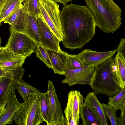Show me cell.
Returning <instances> with one entry per match:
<instances>
[{"label": "cell", "mask_w": 125, "mask_h": 125, "mask_svg": "<svg viewBox=\"0 0 125 125\" xmlns=\"http://www.w3.org/2000/svg\"><path fill=\"white\" fill-rule=\"evenodd\" d=\"M79 117L83 125H100L96 116L87 105L83 104L80 110Z\"/></svg>", "instance_id": "44dd1931"}, {"label": "cell", "mask_w": 125, "mask_h": 125, "mask_svg": "<svg viewBox=\"0 0 125 125\" xmlns=\"http://www.w3.org/2000/svg\"><path fill=\"white\" fill-rule=\"evenodd\" d=\"M17 85L13 81L5 94L0 107L2 106L6 111L0 118V125L12 124L13 115L21 104L18 101L16 95Z\"/></svg>", "instance_id": "ba28073f"}, {"label": "cell", "mask_w": 125, "mask_h": 125, "mask_svg": "<svg viewBox=\"0 0 125 125\" xmlns=\"http://www.w3.org/2000/svg\"><path fill=\"white\" fill-rule=\"evenodd\" d=\"M107 117L109 118L112 125H117L116 121L117 117L116 111L108 104L101 103Z\"/></svg>", "instance_id": "83f0119b"}, {"label": "cell", "mask_w": 125, "mask_h": 125, "mask_svg": "<svg viewBox=\"0 0 125 125\" xmlns=\"http://www.w3.org/2000/svg\"><path fill=\"white\" fill-rule=\"evenodd\" d=\"M120 110V116L117 117V123L118 125H125V104H124Z\"/></svg>", "instance_id": "f1b7e54d"}, {"label": "cell", "mask_w": 125, "mask_h": 125, "mask_svg": "<svg viewBox=\"0 0 125 125\" xmlns=\"http://www.w3.org/2000/svg\"><path fill=\"white\" fill-rule=\"evenodd\" d=\"M21 3V0H2L0 1V23L3 22Z\"/></svg>", "instance_id": "d6986e66"}, {"label": "cell", "mask_w": 125, "mask_h": 125, "mask_svg": "<svg viewBox=\"0 0 125 125\" xmlns=\"http://www.w3.org/2000/svg\"><path fill=\"white\" fill-rule=\"evenodd\" d=\"M116 70L113 57L95 68L90 86L96 95L102 94L109 97L121 91L116 78Z\"/></svg>", "instance_id": "3957f363"}, {"label": "cell", "mask_w": 125, "mask_h": 125, "mask_svg": "<svg viewBox=\"0 0 125 125\" xmlns=\"http://www.w3.org/2000/svg\"><path fill=\"white\" fill-rule=\"evenodd\" d=\"M16 82L18 85L16 89L24 101L30 96L35 95L40 96L42 93L39 89L24 81L22 79Z\"/></svg>", "instance_id": "ffe728a7"}, {"label": "cell", "mask_w": 125, "mask_h": 125, "mask_svg": "<svg viewBox=\"0 0 125 125\" xmlns=\"http://www.w3.org/2000/svg\"><path fill=\"white\" fill-rule=\"evenodd\" d=\"M14 114L13 120L17 125H39L44 121L41 113L39 95L28 97Z\"/></svg>", "instance_id": "277c9868"}, {"label": "cell", "mask_w": 125, "mask_h": 125, "mask_svg": "<svg viewBox=\"0 0 125 125\" xmlns=\"http://www.w3.org/2000/svg\"><path fill=\"white\" fill-rule=\"evenodd\" d=\"M16 79L13 75L1 76L0 78V107L3 98L13 81Z\"/></svg>", "instance_id": "cb8c5ba5"}, {"label": "cell", "mask_w": 125, "mask_h": 125, "mask_svg": "<svg viewBox=\"0 0 125 125\" xmlns=\"http://www.w3.org/2000/svg\"><path fill=\"white\" fill-rule=\"evenodd\" d=\"M63 6L60 13L63 45L71 50L82 49L95 35V17L87 6L71 3Z\"/></svg>", "instance_id": "6da1fadb"}, {"label": "cell", "mask_w": 125, "mask_h": 125, "mask_svg": "<svg viewBox=\"0 0 125 125\" xmlns=\"http://www.w3.org/2000/svg\"><path fill=\"white\" fill-rule=\"evenodd\" d=\"M41 45L44 47L57 51L62 50L60 41L51 31L41 15L36 18Z\"/></svg>", "instance_id": "30bf717a"}, {"label": "cell", "mask_w": 125, "mask_h": 125, "mask_svg": "<svg viewBox=\"0 0 125 125\" xmlns=\"http://www.w3.org/2000/svg\"><path fill=\"white\" fill-rule=\"evenodd\" d=\"M10 34L5 49L16 55L26 57L35 51L36 44L26 35L15 31L10 27Z\"/></svg>", "instance_id": "8992f818"}, {"label": "cell", "mask_w": 125, "mask_h": 125, "mask_svg": "<svg viewBox=\"0 0 125 125\" xmlns=\"http://www.w3.org/2000/svg\"><path fill=\"white\" fill-rule=\"evenodd\" d=\"M23 10L22 3L16 7L11 13L3 21L4 23H7L13 26L20 16Z\"/></svg>", "instance_id": "4316f807"}, {"label": "cell", "mask_w": 125, "mask_h": 125, "mask_svg": "<svg viewBox=\"0 0 125 125\" xmlns=\"http://www.w3.org/2000/svg\"><path fill=\"white\" fill-rule=\"evenodd\" d=\"M2 0H0V2Z\"/></svg>", "instance_id": "d590c367"}, {"label": "cell", "mask_w": 125, "mask_h": 125, "mask_svg": "<svg viewBox=\"0 0 125 125\" xmlns=\"http://www.w3.org/2000/svg\"><path fill=\"white\" fill-rule=\"evenodd\" d=\"M1 26V23H0V27Z\"/></svg>", "instance_id": "e575fe53"}, {"label": "cell", "mask_w": 125, "mask_h": 125, "mask_svg": "<svg viewBox=\"0 0 125 125\" xmlns=\"http://www.w3.org/2000/svg\"><path fill=\"white\" fill-rule=\"evenodd\" d=\"M1 39L0 38V47H1L0 45H1Z\"/></svg>", "instance_id": "836d02e7"}, {"label": "cell", "mask_w": 125, "mask_h": 125, "mask_svg": "<svg viewBox=\"0 0 125 125\" xmlns=\"http://www.w3.org/2000/svg\"><path fill=\"white\" fill-rule=\"evenodd\" d=\"M95 68L85 64L82 68L67 70L65 74V78L62 82V83L68 84L69 86L78 84L90 86Z\"/></svg>", "instance_id": "9c48e42d"}, {"label": "cell", "mask_w": 125, "mask_h": 125, "mask_svg": "<svg viewBox=\"0 0 125 125\" xmlns=\"http://www.w3.org/2000/svg\"><path fill=\"white\" fill-rule=\"evenodd\" d=\"M35 51L36 57L43 62L48 67L52 69L51 61L44 48L41 45L37 44Z\"/></svg>", "instance_id": "484cf974"}, {"label": "cell", "mask_w": 125, "mask_h": 125, "mask_svg": "<svg viewBox=\"0 0 125 125\" xmlns=\"http://www.w3.org/2000/svg\"><path fill=\"white\" fill-rule=\"evenodd\" d=\"M5 49L4 47H0V53L1 52Z\"/></svg>", "instance_id": "d6a6232c"}, {"label": "cell", "mask_w": 125, "mask_h": 125, "mask_svg": "<svg viewBox=\"0 0 125 125\" xmlns=\"http://www.w3.org/2000/svg\"><path fill=\"white\" fill-rule=\"evenodd\" d=\"M114 60L116 67L115 75L117 83L121 90L125 88V57L117 52Z\"/></svg>", "instance_id": "ac0fdd59"}, {"label": "cell", "mask_w": 125, "mask_h": 125, "mask_svg": "<svg viewBox=\"0 0 125 125\" xmlns=\"http://www.w3.org/2000/svg\"><path fill=\"white\" fill-rule=\"evenodd\" d=\"M108 104L116 111L121 110L125 104V88L115 96L109 97Z\"/></svg>", "instance_id": "603a6c76"}, {"label": "cell", "mask_w": 125, "mask_h": 125, "mask_svg": "<svg viewBox=\"0 0 125 125\" xmlns=\"http://www.w3.org/2000/svg\"><path fill=\"white\" fill-rule=\"evenodd\" d=\"M57 2L61 3L63 5H67V3L69 2L72 1L73 0H52Z\"/></svg>", "instance_id": "1f68e13d"}, {"label": "cell", "mask_w": 125, "mask_h": 125, "mask_svg": "<svg viewBox=\"0 0 125 125\" xmlns=\"http://www.w3.org/2000/svg\"><path fill=\"white\" fill-rule=\"evenodd\" d=\"M48 92L53 116V125H66L62 106L52 82L48 80Z\"/></svg>", "instance_id": "4fadbf2b"}, {"label": "cell", "mask_w": 125, "mask_h": 125, "mask_svg": "<svg viewBox=\"0 0 125 125\" xmlns=\"http://www.w3.org/2000/svg\"><path fill=\"white\" fill-rule=\"evenodd\" d=\"M44 48L51 61L54 73L65 75L66 71L67 53L62 50L57 51Z\"/></svg>", "instance_id": "5bb4252c"}, {"label": "cell", "mask_w": 125, "mask_h": 125, "mask_svg": "<svg viewBox=\"0 0 125 125\" xmlns=\"http://www.w3.org/2000/svg\"><path fill=\"white\" fill-rule=\"evenodd\" d=\"M38 3L42 18L54 35L62 41L63 37L59 5L52 0H39Z\"/></svg>", "instance_id": "5b68a950"}, {"label": "cell", "mask_w": 125, "mask_h": 125, "mask_svg": "<svg viewBox=\"0 0 125 125\" xmlns=\"http://www.w3.org/2000/svg\"><path fill=\"white\" fill-rule=\"evenodd\" d=\"M115 49L107 52H98L85 49L75 55L84 64L97 67L108 59L113 57Z\"/></svg>", "instance_id": "8fae6325"}, {"label": "cell", "mask_w": 125, "mask_h": 125, "mask_svg": "<svg viewBox=\"0 0 125 125\" xmlns=\"http://www.w3.org/2000/svg\"><path fill=\"white\" fill-rule=\"evenodd\" d=\"M116 52L119 53L125 57V38H121V40L116 49Z\"/></svg>", "instance_id": "f546056e"}, {"label": "cell", "mask_w": 125, "mask_h": 125, "mask_svg": "<svg viewBox=\"0 0 125 125\" xmlns=\"http://www.w3.org/2000/svg\"><path fill=\"white\" fill-rule=\"evenodd\" d=\"M17 31L26 35L36 44H41L36 18L35 17L24 12L23 18L18 27Z\"/></svg>", "instance_id": "7c38bea8"}, {"label": "cell", "mask_w": 125, "mask_h": 125, "mask_svg": "<svg viewBox=\"0 0 125 125\" xmlns=\"http://www.w3.org/2000/svg\"><path fill=\"white\" fill-rule=\"evenodd\" d=\"M85 64L76 57L75 54H67L66 70H73L82 68L84 67Z\"/></svg>", "instance_id": "d4e9b609"}, {"label": "cell", "mask_w": 125, "mask_h": 125, "mask_svg": "<svg viewBox=\"0 0 125 125\" xmlns=\"http://www.w3.org/2000/svg\"><path fill=\"white\" fill-rule=\"evenodd\" d=\"M39 0H21L24 12L37 18L41 15Z\"/></svg>", "instance_id": "7402d4cb"}, {"label": "cell", "mask_w": 125, "mask_h": 125, "mask_svg": "<svg viewBox=\"0 0 125 125\" xmlns=\"http://www.w3.org/2000/svg\"><path fill=\"white\" fill-rule=\"evenodd\" d=\"M83 104L88 106L92 110L100 125H108L107 116L101 103L94 92H90L87 94Z\"/></svg>", "instance_id": "9a60e30c"}, {"label": "cell", "mask_w": 125, "mask_h": 125, "mask_svg": "<svg viewBox=\"0 0 125 125\" xmlns=\"http://www.w3.org/2000/svg\"><path fill=\"white\" fill-rule=\"evenodd\" d=\"M26 58L15 55L5 48L0 53V67L8 69L22 66Z\"/></svg>", "instance_id": "2e32d148"}, {"label": "cell", "mask_w": 125, "mask_h": 125, "mask_svg": "<svg viewBox=\"0 0 125 125\" xmlns=\"http://www.w3.org/2000/svg\"><path fill=\"white\" fill-rule=\"evenodd\" d=\"M41 113L48 125H53V116L48 92L39 96Z\"/></svg>", "instance_id": "e0dca14e"}, {"label": "cell", "mask_w": 125, "mask_h": 125, "mask_svg": "<svg viewBox=\"0 0 125 125\" xmlns=\"http://www.w3.org/2000/svg\"><path fill=\"white\" fill-rule=\"evenodd\" d=\"M84 99L79 91L72 90L68 93L66 106L64 110L66 125H78L80 110Z\"/></svg>", "instance_id": "52a82bcc"}, {"label": "cell", "mask_w": 125, "mask_h": 125, "mask_svg": "<svg viewBox=\"0 0 125 125\" xmlns=\"http://www.w3.org/2000/svg\"><path fill=\"white\" fill-rule=\"evenodd\" d=\"M1 77L0 76V78Z\"/></svg>", "instance_id": "8d00e7d4"}, {"label": "cell", "mask_w": 125, "mask_h": 125, "mask_svg": "<svg viewBox=\"0 0 125 125\" xmlns=\"http://www.w3.org/2000/svg\"><path fill=\"white\" fill-rule=\"evenodd\" d=\"M93 14L96 26L103 32L113 33L120 27L122 11L113 0H84Z\"/></svg>", "instance_id": "7a4b0ae2"}, {"label": "cell", "mask_w": 125, "mask_h": 125, "mask_svg": "<svg viewBox=\"0 0 125 125\" xmlns=\"http://www.w3.org/2000/svg\"><path fill=\"white\" fill-rule=\"evenodd\" d=\"M14 70L13 69H7L0 67V76L14 75Z\"/></svg>", "instance_id": "4dcf8cb0"}]
</instances>
